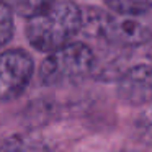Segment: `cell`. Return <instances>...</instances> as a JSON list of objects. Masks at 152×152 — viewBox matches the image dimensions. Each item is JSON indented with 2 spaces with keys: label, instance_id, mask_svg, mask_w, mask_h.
<instances>
[{
  "label": "cell",
  "instance_id": "obj_1",
  "mask_svg": "<svg viewBox=\"0 0 152 152\" xmlns=\"http://www.w3.org/2000/svg\"><path fill=\"white\" fill-rule=\"evenodd\" d=\"M80 28L82 10L72 0H53L41 12L28 18L26 38L34 49L54 53L69 44Z\"/></svg>",
  "mask_w": 152,
  "mask_h": 152
},
{
  "label": "cell",
  "instance_id": "obj_2",
  "mask_svg": "<svg viewBox=\"0 0 152 152\" xmlns=\"http://www.w3.org/2000/svg\"><path fill=\"white\" fill-rule=\"evenodd\" d=\"M95 54L83 43H69L49 54L39 70L44 85L75 83L87 79L95 69Z\"/></svg>",
  "mask_w": 152,
  "mask_h": 152
},
{
  "label": "cell",
  "instance_id": "obj_3",
  "mask_svg": "<svg viewBox=\"0 0 152 152\" xmlns=\"http://www.w3.org/2000/svg\"><path fill=\"white\" fill-rule=\"evenodd\" d=\"M34 64L23 49L0 54V100H13L25 92L31 80Z\"/></svg>",
  "mask_w": 152,
  "mask_h": 152
},
{
  "label": "cell",
  "instance_id": "obj_4",
  "mask_svg": "<svg viewBox=\"0 0 152 152\" xmlns=\"http://www.w3.org/2000/svg\"><path fill=\"white\" fill-rule=\"evenodd\" d=\"M118 96L134 106L152 103V66L129 67L118 79Z\"/></svg>",
  "mask_w": 152,
  "mask_h": 152
},
{
  "label": "cell",
  "instance_id": "obj_5",
  "mask_svg": "<svg viewBox=\"0 0 152 152\" xmlns=\"http://www.w3.org/2000/svg\"><path fill=\"white\" fill-rule=\"evenodd\" d=\"M151 30L141 21L132 20V18H115L110 34V44H118V46H144L151 38Z\"/></svg>",
  "mask_w": 152,
  "mask_h": 152
},
{
  "label": "cell",
  "instance_id": "obj_6",
  "mask_svg": "<svg viewBox=\"0 0 152 152\" xmlns=\"http://www.w3.org/2000/svg\"><path fill=\"white\" fill-rule=\"evenodd\" d=\"M0 152H51V147L43 139L17 134L0 144Z\"/></svg>",
  "mask_w": 152,
  "mask_h": 152
},
{
  "label": "cell",
  "instance_id": "obj_7",
  "mask_svg": "<svg viewBox=\"0 0 152 152\" xmlns=\"http://www.w3.org/2000/svg\"><path fill=\"white\" fill-rule=\"evenodd\" d=\"M113 12L124 17H137L152 8V0H103Z\"/></svg>",
  "mask_w": 152,
  "mask_h": 152
},
{
  "label": "cell",
  "instance_id": "obj_8",
  "mask_svg": "<svg viewBox=\"0 0 152 152\" xmlns=\"http://www.w3.org/2000/svg\"><path fill=\"white\" fill-rule=\"evenodd\" d=\"M53 0H4V4L12 10V13H18L23 17L31 18L41 12L46 5H49Z\"/></svg>",
  "mask_w": 152,
  "mask_h": 152
},
{
  "label": "cell",
  "instance_id": "obj_9",
  "mask_svg": "<svg viewBox=\"0 0 152 152\" xmlns=\"http://www.w3.org/2000/svg\"><path fill=\"white\" fill-rule=\"evenodd\" d=\"M13 36V13L0 0V48L5 46Z\"/></svg>",
  "mask_w": 152,
  "mask_h": 152
},
{
  "label": "cell",
  "instance_id": "obj_10",
  "mask_svg": "<svg viewBox=\"0 0 152 152\" xmlns=\"http://www.w3.org/2000/svg\"><path fill=\"white\" fill-rule=\"evenodd\" d=\"M139 129H141V134L145 141H149V144H152V106L141 116L139 119Z\"/></svg>",
  "mask_w": 152,
  "mask_h": 152
},
{
  "label": "cell",
  "instance_id": "obj_11",
  "mask_svg": "<svg viewBox=\"0 0 152 152\" xmlns=\"http://www.w3.org/2000/svg\"><path fill=\"white\" fill-rule=\"evenodd\" d=\"M144 46H145V56L149 57V61H152V34H151L149 41L144 44Z\"/></svg>",
  "mask_w": 152,
  "mask_h": 152
}]
</instances>
